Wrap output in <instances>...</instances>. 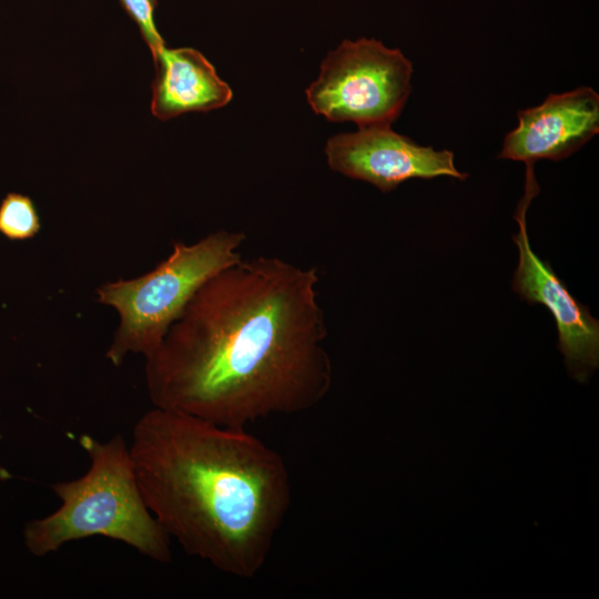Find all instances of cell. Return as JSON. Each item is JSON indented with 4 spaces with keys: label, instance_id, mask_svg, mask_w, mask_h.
Wrapping results in <instances>:
<instances>
[{
    "label": "cell",
    "instance_id": "cell-4",
    "mask_svg": "<svg viewBox=\"0 0 599 599\" xmlns=\"http://www.w3.org/2000/svg\"><path fill=\"white\" fill-rule=\"evenodd\" d=\"M243 232L215 231L195 243L175 242L152 271L116 280L97 290L99 302L113 307L119 325L105 353L120 366L129 354L149 357L195 292L220 271L242 258Z\"/></svg>",
    "mask_w": 599,
    "mask_h": 599
},
{
    "label": "cell",
    "instance_id": "cell-2",
    "mask_svg": "<svg viewBox=\"0 0 599 599\" xmlns=\"http://www.w3.org/2000/svg\"><path fill=\"white\" fill-rule=\"evenodd\" d=\"M129 447L148 508L186 554L237 578L262 570L292 499L276 450L245 428L158 407Z\"/></svg>",
    "mask_w": 599,
    "mask_h": 599
},
{
    "label": "cell",
    "instance_id": "cell-1",
    "mask_svg": "<svg viewBox=\"0 0 599 599\" xmlns=\"http://www.w3.org/2000/svg\"><path fill=\"white\" fill-rule=\"evenodd\" d=\"M318 282L263 255L209 278L145 358L154 407L245 428L317 406L333 382Z\"/></svg>",
    "mask_w": 599,
    "mask_h": 599
},
{
    "label": "cell",
    "instance_id": "cell-7",
    "mask_svg": "<svg viewBox=\"0 0 599 599\" xmlns=\"http://www.w3.org/2000/svg\"><path fill=\"white\" fill-rule=\"evenodd\" d=\"M325 154L333 171L368 182L384 193L410 179L449 176L463 181L469 176L456 169L451 151L419 145L390 126L358 128L334 135Z\"/></svg>",
    "mask_w": 599,
    "mask_h": 599
},
{
    "label": "cell",
    "instance_id": "cell-11",
    "mask_svg": "<svg viewBox=\"0 0 599 599\" xmlns=\"http://www.w3.org/2000/svg\"><path fill=\"white\" fill-rule=\"evenodd\" d=\"M125 12L136 23L141 35L154 57L165 42L158 31L154 21V11L158 0H119Z\"/></svg>",
    "mask_w": 599,
    "mask_h": 599
},
{
    "label": "cell",
    "instance_id": "cell-6",
    "mask_svg": "<svg viewBox=\"0 0 599 599\" xmlns=\"http://www.w3.org/2000/svg\"><path fill=\"white\" fill-rule=\"evenodd\" d=\"M525 193L515 219L518 233L512 236L519 261L512 278V290L530 304L546 306L558 329V348L567 367L578 380H586L599 361V321L588 306L577 301L557 276L549 262L542 261L531 248L526 214L531 200L539 193L534 169H526Z\"/></svg>",
    "mask_w": 599,
    "mask_h": 599
},
{
    "label": "cell",
    "instance_id": "cell-9",
    "mask_svg": "<svg viewBox=\"0 0 599 599\" xmlns=\"http://www.w3.org/2000/svg\"><path fill=\"white\" fill-rule=\"evenodd\" d=\"M153 60L151 112L155 118L165 121L187 112H207L232 100L230 85L200 51L163 47Z\"/></svg>",
    "mask_w": 599,
    "mask_h": 599
},
{
    "label": "cell",
    "instance_id": "cell-3",
    "mask_svg": "<svg viewBox=\"0 0 599 599\" xmlns=\"http://www.w3.org/2000/svg\"><path fill=\"white\" fill-rule=\"evenodd\" d=\"M79 444L90 459L89 469L77 479L52 485L61 505L26 525L28 550L42 557L68 542L103 536L152 560L171 561V538L143 499L124 438L115 435L100 441L83 434Z\"/></svg>",
    "mask_w": 599,
    "mask_h": 599
},
{
    "label": "cell",
    "instance_id": "cell-8",
    "mask_svg": "<svg viewBox=\"0 0 599 599\" xmlns=\"http://www.w3.org/2000/svg\"><path fill=\"white\" fill-rule=\"evenodd\" d=\"M518 125L504 140L499 159L559 161L599 132V95L590 87L552 93L539 105L520 110Z\"/></svg>",
    "mask_w": 599,
    "mask_h": 599
},
{
    "label": "cell",
    "instance_id": "cell-10",
    "mask_svg": "<svg viewBox=\"0 0 599 599\" xmlns=\"http://www.w3.org/2000/svg\"><path fill=\"white\" fill-rule=\"evenodd\" d=\"M41 229L32 200L23 194L8 193L0 204V233L13 241L33 237Z\"/></svg>",
    "mask_w": 599,
    "mask_h": 599
},
{
    "label": "cell",
    "instance_id": "cell-5",
    "mask_svg": "<svg viewBox=\"0 0 599 599\" xmlns=\"http://www.w3.org/2000/svg\"><path fill=\"white\" fill-rule=\"evenodd\" d=\"M412 62L375 39L344 40L328 52L306 89L316 114L358 128L390 126L410 94Z\"/></svg>",
    "mask_w": 599,
    "mask_h": 599
}]
</instances>
